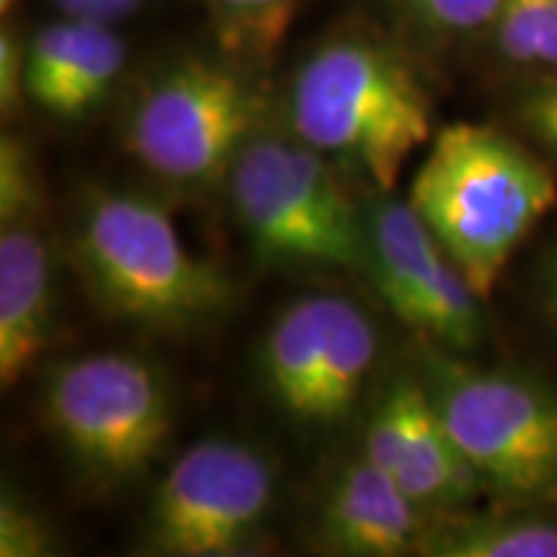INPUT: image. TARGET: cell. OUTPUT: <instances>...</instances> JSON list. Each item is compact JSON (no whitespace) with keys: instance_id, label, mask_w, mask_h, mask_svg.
<instances>
[{"instance_id":"6da1fadb","label":"cell","mask_w":557,"mask_h":557,"mask_svg":"<svg viewBox=\"0 0 557 557\" xmlns=\"http://www.w3.org/2000/svg\"><path fill=\"white\" fill-rule=\"evenodd\" d=\"M408 201L487 299L521 243L553 212L557 181L506 132L455 122L431 137Z\"/></svg>"},{"instance_id":"7a4b0ae2","label":"cell","mask_w":557,"mask_h":557,"mask_svg":"<svg viewBox=\"0 0 557 557\" xmlns=\"http://www.w3.org/2000/svg\"><path fill=\"white\" fill-rule=\"evenodd\" d=\"M289 122L299 143L357 165L380 191H393L436 135L426 83L367 34H338L305 58L289 86Z\"/></svg>"},{"instance_id":"3957f363","label":"cell","mask_w":557,"mask_h":557,"mask_svg":"<svg viewBox=\"0 0 557 557\" xmlns=\"http://www.w3.org/2000/svg\"><path fill=\"white\" fill-rule=\"evenodd\" d=\"M75 248L96 299L132 323L194 325L233 295L227 276L186 248L171 214L139 194H90Z\"/></svg>"},{"instance_id":"277c9868","label":"cell","mask_w":557,"mask_h":557,"mask_svg":"<svg viewBox=\"0 0 557 557\" xmlns=\"http://www.w3.org/2000/svg\"><path fill=\"white\" fill-rule=\"evenodd\" d=\"M227 176L240 225L263 259L333 269L367 263V233L323 152L253 137Z\"/></svg>"},{"instance_id":"5b68a950","label":"cell","mask_w":557,"mask_h":557,"mask_svg":"<svg viewBox=\"0 0 557 557\" xmlns=\"http://www.w3.org/2000/svg\"><path fill=\"white\" fill-rule=\"evenodd\" d=\"M263 99L238 60L184 58L145 86L127 145L145 169L176 184H205L233 169L253 139Z\"/></svg>"},{"instance_id":"8992f818","label":"cell","mask_w":557,"mask_h":557,"mask_svg":"<svg viewBox=\"0 0 557 557\" xmlns=\"http://www.w3.org/2000/svg\"><path fill=\"white\" fill-rule=\"evenodd\" d=\"M47 421L83 472L101 483L143 475L171 434L163 380L129 354H88L50 372Z\"/></svg>"},{"instance_id":"52a82bcc","label":"cell","mask_w":557,"mask_h":557,"mask_svg":"<svg viewBox=\"0 0 557 557\" xmlns=\"http://www.w3.org/2000/svg\"><path fill=\"white\" fill-rule=\"evenodd\" d=\"M429 395L465 459L517 498L557 491V398L511 372H485L436 357Z\"/></svg>"},{"instance_id":"ba28073f","label":"cell","mask_w":557,"mask_h":557,"mask_svg":"<svg viewBox=\"0 0 557 557\" xmlns=\"http://www.w3.org/2000/svg\"><path fill=\"white\" fill-rule=\"evenodd\" d=\"M274 504V470L261 451L233 438H205L160 480L148 537L160 555H238Z\"/></svg>"},{"instance_id":"9c48e42d","label":"cell","mask_w":557,"mask_h":557,"mask_svg":"<svg viewBox=\"0 0 557 557\" xmlns=\"http://www.w3.org/2000/svg\"><path fill=\"white\" fill-rule=\"evenodd\" d=\"M367 263L380 295L410 329L451 351L483 341V297L449 259L410 201L374 209L367 233Z\"/></svg>"},{"instance_id":"30bf717a","label":"cell","mask_w":557,"mask_h":557,"mask_svg":"<svg viewBox=\"0 0 557 557\" xmlns=\"http://www.w3.org/2000/svg\"><path fill=\"white\" fill-rule=\"evenodd\" d=\"M364 457L416 504H459L483 485L444 426L429 389L410 380L389 387L367 429Z\"/></svg>"},{"instance_id":"8fae6325","label":"cell","mask_w":557,"mask_h":557,"mask_svg":"<svg viewBox=\"0 0 557 557\" xmlns=\"http://www.w3.org/2000/svg\"><path fill=\"white\" fill-rule=\"evenodd\" d=\"M127 65L114 26L62 16L26 45V99L58 120H78L107 99Z\"/></svg>"},{"instance_id":"7c38bea8","label":"cell","mask_w":557,"mask_h":557,"mask_svg":"<svg viewBox=\"0 0 557 557\" xmlns=\"http://www.w3.org/2000/svg\"><path fill=\"white\" fill-rule=\"evenodd\" d=\"M421 508L364 457L348 465L331 485L320 511V540L341 555H408L426 545Z\"/></svg>"},{"instance_id":"4fadbf2b","label":"cell","mask_w":557,"mask_h":557,"mask_svg":"<svg viewBox=\"0 0 557 557\" xmlns=\"http://www.w3.org/2000/svg\"><path fill=\"white\" fill-rule=\"evenodd\" d=\"M52 336V271L45 240L32 225L0 235V382L16 387Z\"/></svg>"},{"instance_id":"5bb4252c","label":"cell","mask_w":557,"mask_h":557,"mask_svg":"<svg viewBox=\"0 0 557 557\" xmlns=\"http://www.w3.org/2000/svg\"><path fill=\"white\" fill-rule=\"evenodd\" d=\"M341 305H344V297L338 295L297 299L276 318L263 341V382L278 408L297 421H305V413H308Z\"/></svg>"},{"instance_id":"9a60e30c","label":"cell","mask_w":557,"mask_h":557,"mask_svg":"<svg viewBox=\"0 0 557 557\" xmlns=\"http://www.w3.org/2000/svg\"><path fill=\"white\" fill-rule=\"evenodd\" d=\"M377 344L380 338L372 318L344 297L305 423L329 426L351 413L377 359Z\"/></svg>"},{"instance_id":"2e32d148","label":"cell","mask_w":557,"mask_h":557,"mask_svg":"<svg viewBox=\"0 0 557 557\" xmlns=\"http://www.w3.org/2000/svg\"><path fill=\"white\" fill-rule=\"evenodd\" d=\"M423 553L438 557H557V524L534 517H487L431 532Z\"/></svg>"},{"instance_id":"e0dca14e","label":"cell","mask_w":557,"mask_h":557,"mask_svg":"<svg viewBox=\"0 0 557 557\" xmlns=\"http://www.w3.org/2000/svg\"><path fill=\"white\" fill-rule=\"evenodd\" d=\"M493 54L506 67L532 75H557V0H504L491 34Z\"/></svg>"},{"instance_id":"ac0fdd59","label":"cell","mask_w":557,"mask_h":557,"mask_svg":"<svg viewBox=\"0 0 557 557\" xmlns=\"http://www.w3.org/2000/svg\"><path fill=\"white\" fill-rule=\"evenodd\" d=\"M227 58L259 62L287 37L299 0H205Z\"/></svg>"},{"instance_id":"d6986e66","label":"cell","mask_w":557,"mask_h":557,"mask_svg":"<svg viewBox=\"0 0 557 557\" xmlns=\"http://www.w3.org/2000/svg\"><path fill=\"white\" fill-rule=\"evenodd\" d=\"M421 32L436 39H487L504 0H395Z\"/></svg>"},{"instance_id":"ffe728a7","label":"cell","mask_w":557,"mask_h":557,"mask_svg":"<svg viewBox=\"0 0 557 557\" xmlns=\"http://www.w3.org/2000/svg\"><path fill=\"white\" fill-rule=\"evenodd\" d=\"M37 178L32 171L29 150L18 137L5 132L0 139V218L3 227L21 225L37 205Z\"/></svg>"},{"instance_id":"44dd1931","label":"cell","mask_w":557,"mask_h":557,"mask_svg":"<svg viewBox=\"0 0 557 557\" xmlns=\"http://www.w3.org/2000/svg\"><path fill=\"white\" fill-rule=\"evenodd\" d=\"M52 553V534L29 506L3 493L0 500V555L41 557Z\"/></svg>"},{"instance_id":"7402d4cb","label":"cell","mask_w":557,"mask_h":557,"mask_svg":"<svg viewBox=\"0 0 557 557\" xmlns=\"http://www.w3.org/2000/svg\"><path fill=\"white\" fill-rule=\"evenodd\" d=\"M517 120L540 143L557 150V75L529 81L517 99Z\"/></svg>"},{"instance_id":"603a6c76","label":"cell","mask_w":557,"mask_h":557,"mask_svg":"<svg viewBox=\"0 0 557 557\" xmlns=\"http://www.w3.org/2000/svg\"><path fill=\"white\" fill-rule=\"evenodd\" d=\"M26 99V45L9 24L0 32V109L13 116Z\"/></svg>"},{"instance_id":"cb8c5ba5","label":"cell","mask_w":557,"mask_h":557,"mask_svg":"<svg viewBox=\"0 0 557 557\" xmlns=\"http://www.w3.org/2000/svg\"><path fill=\"white\" fill-rule=\"evenodd\" d=\"M62 16L99 21V24H120V21L135 16L148 0H52Z\"/></svg>"},{"instance_id":"d4e9b609","label":"cell","mask_w":557,"mask_h":557,"mask_svg":"<svg viewBox=\"0 0 557 557\" xmlns=\"http://www.w3.org/2000/svg\"><path fill=\"white\" fill-rule=\"evenodd\" d=\"M542 295H545V305L549 315L557 323V246L549 250L545 259V269H542Z\"/></svg>"},{"instance_id":"484cf974","label":"cell","mask_w":557,"mask_h":557,"mask_svg":"<svg viewBox=\"0 0 557 557\" xmlns=\"http://www.w3.org/2000/svg\"><path fill=\"white\" fill-rule=\"evenodd\" d=\"M16 5H18V0H0V13H3V16H9V13L16 11Z\"/></svg>"}]
</instances>
